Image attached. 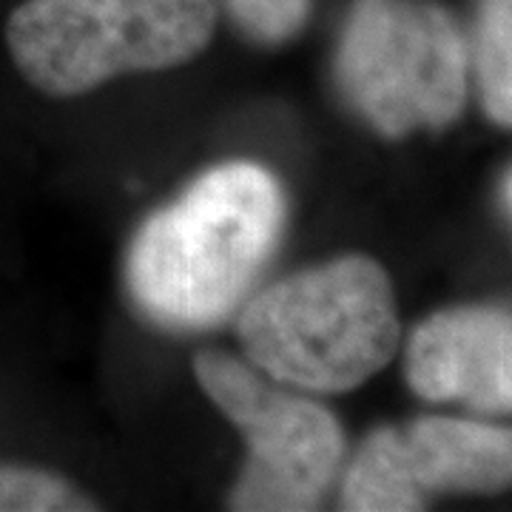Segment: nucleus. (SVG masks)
Instances as JSON below:
<instances>
[{
  "label": "nucleus",
  "instance_id": "nucleus-1",
  "mask_svg": "<svg viewBox=\"0 0 512 512\" xmlns=\"http://www.w3.org/2000/svg\"><path fill=\"white\" fill-rule=\"evenodd\" d=\"M282 222L285 197L268 168L217 165L140 228L128 288L165 328L220 325L268 265Z\"/></svg>",
  "mask_w": 512,
  "mask_h": 512
},
{
  "label": "nucleus",
  "instance_id": "nucleus-2",
  "mask_svg": "<svg viewBox=\"0 0 512 512\" xmlns=\"http://www.w3.org/2000/svg\"><path fill=\"white\" fill-rule=\"evenodd\" d=\"M237 330L262 373L313 393L365 384L402 339L390 279L362 254L279 279L245 305Z\"/></svg>",
  "mask_w": 512,
  "mask_h": 512
},
{
  "label": "nucleus",
  "instance_id": "nucleus-3",
  "mask_svg": "<svg viewBox=\"0 0 512 512\" xmlns=\"http://www.w3.org/2000/svg\"><path fill=\"white\" fill-rule=\"evenodd\" d=\"M214 29V0H29L6 23V46L35 89L74 97L188 63Z\"/></svg>",
  "mask_w": 512,
  "mask_h": 512
},
{
  "label": "nucleus",
  "instance_id": "nucleus-4",
  "mask_svg": "<svg viewBox=\"0 0 512 512\" xmlns=\"http://www.w3.org/2000/svg\"><path fill=\"white\" fill-rule=\"evenodd\" d=\"M467 43L433 0H356L336 52L353 109L384 137L447 128L467 103Z\"/></svg>",
  "mask_w": 512,
  "mask_h": 512
},
{
  "label": "nucleus",
  "instance_id": "nucleus-5",
  "mask_svg": "<svg viewBox=\"0 0 512 512\" xmlns=\"http://www.w3.org/2000/svg\"><path fill=\"white\" fill-rule=\"evenodd\" d=\"M194 370L211 402L251 444L231 507L251 512L319 507L345 456L336 416L322 404L279 390L220 350H202Z\"/></svg>",
  "mask_w": 512,
  "mask_h": 512
},
{
  "label": "nucleus",
  "instance_id": "nucleus-6",
  "mask_svg": "<svg viewBox=\"0 0 512 512\" xmlns=\"http://www.w3.org/2000/svg\"><path fill=\"white\" fill-rule=\"evenodd\" d=\"M512 478V436L481 421L421 416L382 427L350 464L342 507L353 512L424 510L436 493H501Z\"/></svg>",
  "mask_w": 512,
  "mask_h": 512
},
{
  "label": "nucleus",
  "instance_id": "nucleus-7",
  "mask_svg": "<svg viewBox=\"0 0 512 512\" xmlns=\"http://www.w3.org/2000/svg\"><path fill=\"white\" fill-rule=\"evenodd\" d=\"M404 376L427 402H461L495 416L510 413V311L467 305L424 319L407 342Z\"/></svg>",
  "mask_w": 512,
  "mask_h": 512
},
{
  "label": "nucleus",
  "instance_id": "nucleus-8",
  "mask_svg": "<svg viewBox=\"0 0 512 512\" xmlns=\"http://www.w3.org/2000/svg\"><path fill=\"white\" fill-rule=\"evenodd\" d=\"M481 103L498 126L512 123V0H481L476 23Z\"/></svg>",
  "mask_w": 512,
  "mask_h": 512
},
{
  "label": "nucleus",
  "instance_id": "nucleus-9",
  "mask_svg": "<svg viewBox=\"0 0 512 512\" xmlns=\"http://www.w3.org/2000/svg\"><path fill=\"white\" fill-rule=\"evenodd\" d=\"M89 510V504L52 473L0 464V512Z\"/></svg>",
  "mask_w": 512,
  "mask_h": 512
},
{
  "label": "nucleus",
  "instance_id": "nucleus-10",
  "mask_svg": "<svg viewBox=\"0 0 512 512\" xmlns=\"http://www.w3.org/2000/svg\"><path fill=\"white\" fill-rule=\"evenodd\" d=\"M239 26L262 43L291 40L308 20L311 0H225Z\"/></svg>",
  "mask_w": 512,
  "mask_h": 512
},
{
  "label": "nucleus",
  "instance_id": "nucleus-11",
  "mask_svg": "<svg viewBox=\"0 0 512 512\" xmlns=\"http://www.w3.org/2000/svg\"><path fill=\"white\" fill-rule=\"evenodd\" d=\"M504 211L510 214V174H504Z\"/></svg>",
  "mask_w": 512,
  "mask_h": 512
}]
</instances>
